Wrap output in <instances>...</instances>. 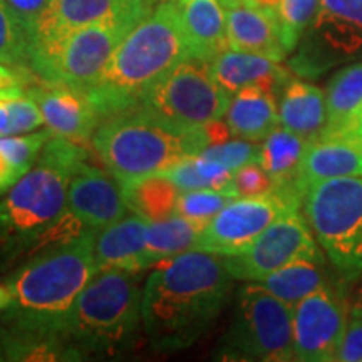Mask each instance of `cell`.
<instances>
[{"mask_svg": "<svg viewBox=\"0 0 362 362\" xmlns=\"http://www.w3.org/2000/svg\"><path fill=\"white\" fill-rule=\"evenodd\" d=\"M33 71L12 67L7 64H0V99H12L25 96V90L29 88Z\"/></svg>", "mask_w": 362, "mask_h": 362, "instance_id": "obj_39", "label": "cell"}, {"mask_svg": "<svg viewBox=\"0 0 362 362\" xmlns=\"http://www.w3.org/2000/svg\"><path fill=\"white\" fill-rule=\"evenodd\" d=\"M89 161L81 143L52 134L35 165L0 200V247L8 253L37 252L86 230L67 210L74 170Z\"/></svg>", "mask_w": 362, "mask_h": 362, "instance_id": "obj_2", "label": "cell"}, {"mask_svg": "<svg viewBox=\"0 0 362 362\" xmlns=\"http://www.w3.org/2000/svg\"><path fill=\"white\" fill-rule=\"evenodd\" d=\"M22 176L24 175H21L6 158L0 155V193H6Z\"/></svg>", "mask_w": 362, "mask_h": 362, "instance_id": "obj_41", "label": "cell"}, {"mask_svg": "<svg viewBox=\"0 0 362 362\" xmlns=\"http://www.w3.org/2000/svg\"><path fill=\"white\" fill-rule=\"evenodd\" d=\"M161 2H180V0H161Z\"/></svg>", "mask_w": 362, "mask_h": 362, "instance_id": "obj_47", "label": "cell"}, {"mask_svg": "<svg viewBox=\"0 0 362 362\" xmlns=\"http://www.w3.org/2000/svg\"><path fill=\"white\" fill-rule=\"evenodd\" d=\"M6 101L11 112V134H25L45 124L42 111L34 99L21 96L6 99Z\"/></svg>", "mask_w": 362, "mask_h": 362, "instance_id": "obj_37", "label": "cell"}, {"mask_svg": "<svg viewBox=\"0 0 362 362\" xmlns=\"http://www.w3.org/2000/svg\"><path fill=\"white\" fill-rule=\"evenodd\" d=\"M121 185L129 211L148 221H161L176 215V202L181 189L163 175H149Z\"/></svg>", "mask_w": 362, "mask_h": 362, "instance_id": "obj_28", "label": "cell"}, {"mask_svg": "<svg viewBox=\"0 0 362 362\" xmlns=\"http://www.w3.org/2000/svg\"><path fill=\"white\" fill-rule=\"evenodd\" d=\"M329 282L330 279L327 275L324 253L319 252L315 255L305 257V259L296 260L282 267L267 279L260 280L259 284L264 285L267 291L277 296L285 304L293 307L302 298L319 291Z\"/></svg>", "mask_w": 362, "mask_h": 362, "instance_id": "obj_27", "label": "cell"}, {"mask_svg": "<svg viewBox=\"0 0 362 362\" xmlns=\"http://www.w3.org/2000/svg\"><path fill=\"white\" fill-rule=\"evenodd\" d=\"M309 141L292 131L277 126L267 136L260 149V166L274 181L275 192L298 206L302 197L297 192V178Z\"/></svg>", "mask_w": 362, "mask_h": 362, "instance_id": "obj_23", "label": "cell"}, {"mask_svg": "<svg viewBox=\"0 0 362 362\" xmlns=\"http://www.w3.org/2000/svg\"><path fill=\"white\" fill-rule=\"evenodd\" d=\"M250 2L257 4V6H262V7H269V8H277L280 0H250Z\"/></svg>", "mask_w": 362, "mask_h": 362, "instance_id": "obj_43", "label": "cell"}, {"mask_svg": "<svg viewBox=\"0 0 362 362\" xmlns=\"http://www.w3.org/2000/svg\"><path fill=\"white\" fill-rule=\"evenodd\" d=\"M210 71L220 88L232 96L240 89L257 86L272 90L279 98L285 84L292 79L291 69L284 67L280 61L230 47L210 62Z\"/></svg>", "mask_w": 362, "mask_h": 362, "instance_id": "obj_20", "label": "cell"}, {"mask_svg": "<svg viewBox=\"0 0 362 362\" xmlns=\"http://www.w3.org/2000/svg\"><path fill=\"white\" fill-rule=\"evenodd\" d=\"M357 61H362V0H320L291 59V71L315 79Z\"/></svg>", "mask_w": 362, "mask_h": 362, "instance_id": "obj_11", "label": "cell"}, {"mask_svg": "<svg viewBox=\"0 0 362 362\" xmlns=\"http://www.w3.org/2000/svg\"><path fill=\"white\" fill-rule=\"evenodd\" d=\"M230 188L238 198H255L274 193L275 185L269 173L262 168L260 163H250L233 171Z\"/></svg>", "mask_w": 362, "mask_h": 362, "instance_id": "obj_36", "label": "cell"}, {"mask_svg": "<svg viewBox=\"0 0 362 362\" xmlns=\"http://www.w3.org/2000/svg\"><path fill=\"white\" fill-rule=\"evenodd\" d=\"M0 194H2V193H0Z\"/></svg>", "mask_w": 362, "mask_h": 362, "instance_id": "obj_48", "label": "cell"}, {"mask_svg": "<svg viewBox=\"0 0 362 362\" xmlns=\"http://www.w3.org/2000/svg\"><path fill=\"white\" fill-rule=\"evenodd\" d=\"M0 361H6V354H4V347H2V342H0Z\"/></svg>", "mask_w": 362, "mask_h": 362, "instance_id": "obj_46", "label": "cell"}, {"mask_svg": "<svg viewBox=\"0 0 362 362\" xmlns=\"http://www.w3.org/2000/svg\"><path fill=\"white\" fill-rule=\"evenodd\" d=\"M279 123L307 141L322 133L325 124V93L315 84L291 79L279 96Z\"/></svg>", "mask_w": 362, "mask_h": 362, "instance_id": "obj_26", "label": "cell"}, {"mask_svg": "<svg viewBox=\"0 0 362 362\" xmlns=\"http://www.w3.org/2000/svg\"><path fill=\"white\" fill-rule=\"evenodd\" d=\"M232 94L214 79L210 62L188 57L149 89L139 110L181 129H197L225 117Z\"/></svg>", "mask_w": 362, "mask_h": 362, "instance_id": "obj_9", "label": "cell"}, {"mask_svg": "<svg viewBox=\"0 0 362 362\" xmlns=\"http://www.w3.org/2000/svg\"><path fill=\"white\" fill-rule=\"evenodd\" d=\"M362 131V61L334 72L325 89V124L320 134Z\"/></svg>", "mask_w": 362, "mask_h": 362, "instance_id": "obj_24", "label": "cell"}, {"mask_svg": "<svg viewBox=\"0 0 362 362\" xmlns=\"http://www.w3.org/2000/svg\"><path fill=\"white\" fill-rule=\"evenodd\" d=\"M178 7L192 57L211 62L228 49L226 16L220 0H180Z\"/></svg>", "mask_w": 362, "mask_h": 362, "instance_id": "obj_22", "label": "cell"}, {"mask_svg": "<svg viewBox=\"0 0 362 362\" xmlns=\"http://www.w3.org/2000/svg\"><path fill=\"white\" fill-rule=\"evenodd\" d=\"M237 2H242V0H220V4L223 6V8L233 6V4H237Z\"/></svg>", "mask_w": 362, "mask_h": 362, "instance_id": "obj_45", "label": "cell"}, {"mask_svg": "<svg viewBox=\"0 0 362 362\" xmlns=\"http://www.w3.org/2000/svg\"><path fill=\"white\" fill-rule=\"evenodd\" d=\"M233 277L223 257L189 250L160 262L143 287V329L158 351L193 346L218 319Z\"/></svg>", "mask_w": 362, "mask_h": 362, "instance_id": "obj_1", "label": "cell"}, {"mask_svg": "<svg viewBox=\"0 0 362 362\" xmlns=\"http://www.w3.org/2000/svg\"><path fill=\"white\" fill-rule=\"evenodd\" d=\"M173 181L181 192L187 189H225L230 188L233 171L205 156L194 155L180 161L173 168L160 173Z\"/></svg>", "mask_w": 362, "mask_h": 362, "instance_id": "obj_30", "label": "cell"}, {"mask_svg": "<svg viewBox=\"0 0 362 362\" xmlns=\"http://www.w3.org/2000/svg\"><path fill=\"white\" fill-rule=\"evenodd\" d=\"M143 288L136 272L99 270L62 320V336L79 352L117 354L129 349L143 325Z\"/></svg>", "mask_w": 362, "mask_h": 362, "instance_id": "obj_6", "label": "cell"}, {"mask_svg": "<svg viewBox=\"0 0 362 362\" xmlns=\"http://www.w3.org/2000/svg\"><path fill=\"white\" fill-rule=\"evenodd\" d=\"M292 310L262 284H245L216 356L226 361H296Z\"/></svg>", "mask_w": 362, "mask_h": 362, "instance_id": "obj_7", "label": "cell"}, {"mask_svg": "<svg viewBox=\"0 0 362 362\" xmlns=\"http://www.w3.org/2000/svg\"><path fill=\"white\" fill-rule=\"evenodd\" d=\"M25 96L37 103L49 131L74 143L84 144L93 139L103 121L90 99L81 90L39 79L30 83Z\"/></svg>", "mask_w": 362, "mask_h": 362, "instance_id": "obj_17", "label": "cell"}, {"mask_svg": "<svg viewBox=\"0 0 362 362\" xmlns=\"http://www.w3.org/2000/svg\"><path fill=\"white\" fill-rule=\"evenodd\" d=\"M52 134V131H39V133L0 136V155L21 175H25L35 165L40 151Z\"/></svg>", "mask_w": 362, "mask_h": 362, "instance_id": "obj_34", "label": "cell"}, {"mask_svg": "<svg viewBox=\"0 0 362 362\" xmlns=\"http://www.w3.org/2000/svg\"><path fill=\"white\" fill-rule=\"evenodd\" d=\"M336 362H362V312L352 305Z\"/></svg>", "mask_w": 362, "mask_h": 362, "instance_id": "obj_38", "label": "cell"}, {"mask_svg": "<svg viewBox=\"0 0 362 362\" xmlns=\"http://www.w3.org/2000/svg\"><path fill=\"white\" fill-rule=\"evenodd\" d=\"M262 144L250 139H226L223 143L211 144L203 149L200 156H205L208 160H214L220 165H223L230 171H237L242 166L250 165V163H259L260 160Z\"/></svg>", "mask_w": 362, "mask_h": 362, "instance_id": "obj_35", "label": "cell"}, {"mask_svg": "<svg viewBox=\"0 0 362 362\" xmlns=\"http://www.w3.org/2000/svg\"><path fill=\"white\" fill-rule=\"evenodd\" d=\"M302 208L330 264L346 277L362 275V176L314 183Z\"/></svg>", "mask_w": 362, "mask_h": 362, "instance_id": "obj_8", "label": "cell"}, {"mask_svg": "<svg viewBox=\"0 0 362 362\" xmlns=\"http://www.w3.org/2000/svg\"><path fill=\"white\" fill-rule=\"evenodd\" d=\"M352 307H356L357 310L362 312V287L359 288V292H357V297L354 300V304H352Z\"/></svg>", "mask_w": 362, "mask_h": 362, "instance_id": "obj_44", "label": "cell"}, {"mask_svg": "<svg viewBox=\"0 0 362 362\" xmlns=\"http://www.w3.org/2000/svg\"><path fill=\"white\" fill-rule=\"evenodd\" d=\"M319 252L305 216L291 210L275 220L247 250L223 257V264L233 279L260 282L282 267Z\"/></svg>", "mask_w": 362, "mask_h": 362, "instance_id": "obj_13", "label": "cell"}, {"mask_svg": "<svg viewBox=\"0 0 362 362\" xmlns=\"http://www.w3.org/2000/svg\"><path fill=\"white\" fill-rule=\"evenodd\" d=\"M225 123L233 138L262 141L280 126L277 96L257 86L240 89L228 104Z\"/></svg>", "mask_w": 362, "mask_h": 362, "instance_id": "obj_25", "label": "cell"}, {"mask_svg": "<svg viewBox=\"0 0 362 362\" xmlns=\"http://www.w3.org/2000/svg\"><path fill=\"white\" fill-rule=\"evenodd\" d=\"M151 11L149 0H49L30 29V52L89 25H138Z\"/></svg>", "mask_w": 362, "mask_h": 362, "instance_id": "obj_15", "label": "cell"}, {"mask_svg": "<svg viewBox=\"0 0 362 362\" xmlns=\"http://www.w3.org/2000/svg\"><path fill=\"white\" fill-rule=\"evenodd\" d=\"M298 208L297 203L277 192L255 198H237L202 230L194 250L220 257L237 255L247 250L275 220Z\"/></svg>", "mask_w": 362, "mask_h": 362, "instance_id": "obj_14", "label": "cell"}, {"mask_svg": "<svg viewBox=\"0 0 362 362\" xmlns=\"http://www.w3.org/2000/svg\"><path fill=\"white\" fill-rule=\"evenodd\" d=\"M362 176V131L319 134L307 144L297 178L304 200L307 188L319 181Z\"/></svg>", "mask_w": 362, "mask_h": 362, "instance_id": "obj_18", "label": "cell"}, {"mask_svg": "<svg viewBox=\"0 0 362 362\" xmlns=\"http://www.w3.org/2000/svg\"><path fill=\"white\" fill-rule=\"evenodd\" d=\"M8 6L16 11L19 16L24 19V22L29 27V30L33 29L35 21L39 19L40 13L45 11L49 0H7Z\"/></svg>", "mask_w": 362, "mask_h": 362, "instance_id": "obj_40", "label": "cell"}, {"mask_svg": "<svg viewBox=\"0 0 362 362\" xmlns=\"http://www.w3.org/2000/svg\"><path fill=\"white\" fill-rule=\"evenodd\" d=\"M349 312L346 288L334 280L293 305L296 361L336 362Z\"/></svg>", "mask_w": 362, "mask_h": 362, "instance_id": "obj_12", "label": "cell"}, {"mask_svg": "<svg viewBox=\"0 0 362 362\" xmlns=\"http://www.w3.org/2000/svg\"><path fill=\"white\" fill-rule=\"evenodd\" d=\"M205 226L194 223L181 215L161 221H149L146 252L151 265L170 260L181 253L194 250L197 240Z\"/></svg>", "mask_w": 362, "mask_h": 362, "instance_id": "obj_29", "label": "cell"}, {"mask_svg": "<svg viewBox=\"0 0 362 362\" xmlns=\"http://www.w3.org/2000/svg\"><path fill=\"white\" fill-rule=\"evenodd\" d=\"M13 302L12 292L8 291L7 285H0V310H6Z\"/></svg>", "mask_w": 362, "mask_h": 362, "instance_id": "obj_42", "label": "cell"}, {"mask_svg": "<svg viewBox=\"0 0 362 362\" xmlns=\"http://www.w3.org/2000/svg\"><path fill=\"white\" fill-rule=\"evenodd\" d=\"M225 16L230 49L262 54L280 62L287 57L275 8L242 0L225 7Z\"/></svg>", "mask_w": 362, "mask_h": 362, "instance_id": "obj_19", "label": "cell"}, {"mask_svg": "<svg viewBox=\"0 0 362 362\" xmlns=\"http://www.w3.org/2000/svg\"><path fill=\"white\" fill-rule=\"evenodd\" d=\"M320 0H280L277 11L280 35L287 54L293 52L314 22Z\"/></svg>", "mask_w": 362, "mask_h": 362, "instance_id": "obj_33", "label": "cell"}, {"mask_svg": "<svg viewBox=\"0 0 362 362\" xmlns=\"http://www.w3.org/2000/svg\"><path fill=\"white\" fill-rule=\"evenodd\" d=\"M90 143L119 183L160 175L211 144L206 126L181 129L139 107L104 119Z\"/></svg>", "mask_w": 362, "mask_h": 362, "instance_id": "obj_5", "label": "cell"}, {"mask_svg": "<svg viewBox=\"0 0 362 362\" xmlns=\"http://www.w3.org/2000/svg\"><path fill=\"white\" fill-rule=\"evenodd\" d=\"M188 57L192 54L178 2H163L121 40L99 79L84 94L104 121L136 110L149 89Z\"/></svg>", "mask_w": 362, "mask_h": 362, "instance_id": "obj_3", "label": "cell"}, {"mask_svg": "<svg viewBox=\"0 0 362 362\" xmlns=\"http://www.w3.org/2000/svg\"><path fill=\"white\" fill-rule=\"evenodd\" d=\"M148 228L149 221L133 214L96 232L94 259L98 270L119 269L138 274L151 267L146 252Z\"/></svg>", "mask_w": 362, "mask_h": 362, "instance_id": "obj_21", "label": "cell"}, {"mask_svg": "<svg viewBox=\"0 0 362 362\" xmlns=\"http://www.w3.org/2000/svg\"><path fill=\"white\" fill-rule=\"evenodd\" d=\"M94 240L96 232L86 230L34 252L33 259L6 280L13 302L6 309L4 322L62 334L67 310L99 272Z\"/></svg>", "mask_w": 362, "mask_h": 362, "instance_id": "obj_4", "label": "cell"}, {"mask_svg": "<svg viewBox=\"0 0 362 362\" xmlns=\"http://www.w3.org/2000/svg\"><path fill=\"white\" fill-rule=\"evenodd\" d=\"M67 210L86 228L99 232L124 218L129 208L124 202L121 185L84 161L71 176Z\"/></svg>", "mask_w": 362, "mask_h": 362, "instance_id": "obj_16", "label": "cell"}, {"mask_svg": "<svg viewBox=\"0 0 362 362\" xmlns=\"http://www.w3.org/2000/svg\"><path fill=\"white\" fill-rule=\"evenodd\" d=\"M134 25L99 24L64 35L30 52L29 69L49 84L88 93L117 45Z\"/></svg>", "mask_w": 362, "mask_h": 362, "instance_id": "obj_10", "label": "cell"}, {"mask_svg": "<svg viewBox=\"0 0 362 362\" xmlns=\"http://www.w3.org/2000/svg\"><path fill=\"white\" fill-rule=\"evenodd\" d=\"M232 188L225 189H187L181 192L176 202V215L206 226L211 218L220 214L223 208L237 200Z\"/></svg>", "mask_w": 362, "mask_h": 362, "instance_id": "obj_32", "label": "cell"}, {"mask_svg": "<svg viewBox=\"0 0 362 362\" xmlns=\"http://www.w3.org/2000/svg\"><path fill=\"white\" fill-rule=\"evenodd\" d=\"M0 64L30 66V30L7 0H0Z\"/></svg>", "mask_w": 362, "mask_h": 362, "instance_id": "obj_31", "label": "cell"}]
</instances>
